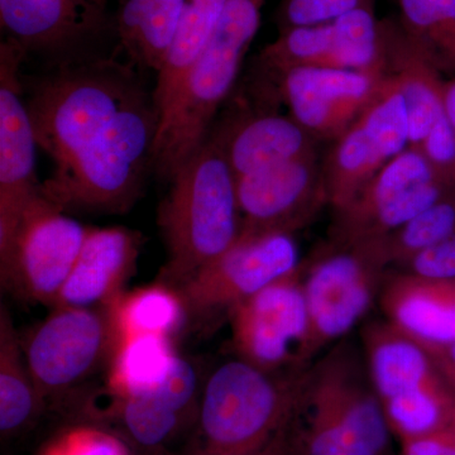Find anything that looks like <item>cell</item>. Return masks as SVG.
Masks as SVG:
<instances>
[{
    "label": "cell",
    "instance_id": "obj_34",
    "mask_svg": "<svg viewBox=\"0 0 455 455\" xmlns=\"http://www.w3.org/2000/svg\"><path fill=\"white\" fill-rule=\"evenodd\" d=\"M443 109L455 130V76L444 82L443 86Z\"/></svg>",
    "mask_w": 455,
    "mask_h": 455
},
{
    "label": "cell",
    "instance_id": "obj_13",
    "mask_svg": "<svg viewBox=\"0 0 455 455\" xmlns=\"http://www.w3.org/2000/svg\"><path fill=\"white\" fill-rule=\"evenodd\" d=\"M385 71L302 66L268 82L251 79L266 97L284 104L290 116L316 140H335L381 90Z\"/></svg>",
    "mask_w": 455,
    "mask_h": 455
},
{
    "label": "cell",
    "instance_id": "obj_7",
    "mask_svg": "<svg viewBox=\"0 0 455 455\" xmlns=\"http://www.w3.org/2000/svg\"><path fill=\"white\" fill-rule=\"evenodd\" d=\"M119 334L110 307H53L22 340L33 381L44 403L112 363Z\"/></svg>",
    "mask_w": 455,
    "mask_h": 455
},
{
    "label": "cell",
    "instance_id": "obj_11",
    "mask_svg": "<svg viewBox=\"0 0 455 455\" xmlns=\"http://www.w3.org/2000/svg\"><path fill=\"white\" fill-rule=\"evenodd\" d=\"M323 163L329 205L344 211L385 164L409 147L405 99L386 75L372 103L341 136Z\"/></svg>",
    "mask_w": 455,
    "mask_h": 455
},
{
    "label": "cell",
    "instance_id": "obj_35",
    "mask_svg": "<svg viewBox=\"0 0 455 455\" xmlns=\"http://www.w3.org/2000/svg\"><path fill=\"white\" fill-rule=\"evenodd\" d=\"M444 455H455V439L453 443H451V447L448 448V451H445Z\"/></svg>",
    "mask_w": 455,
    "mask_h": 455
},
{
    "label": "cell",
    "instance_id": "obj_27",
    "mask_svg": "<svg viewBox=\"0 0 455 455\" xmlns=\"http://www.w3.org/2000/svg\"><path fill=\"white\" fill-rule=\"evenodd\" d=\"M454 235L455 190L388 236L391 267H396L419 251Z\"/></svg>",
    "mask_w": 455,
    "mask_h": 455
},
{
    "label": "cell",
    "instance_id": "obj_8",
    "mask_svg": "<svg viewBox=\"0 0 455 455\" xmlns=\"http://www.w3.org/2000/svg\"><path fill=\"white\" fill-rule=\"evenodd\" d=\"M89 229L42 193L23 214L7 250L0 252L3 286L22 300L53 307Z\"/></svg>",
    "mask_w": 455,
    "mask_h": 455
},
{
    "label": "cell",
    "instance_id": "obj_20",
    "mask_svg": "<svg viewBox=\"0 0 455 455\" xmlns=\"http://www.w3.org/2000/svg\"><path fill=\"white\" fill-rule=\"evenodd\" d=\"M398 331L427 343H455V281L388 271L379 298Z\"/></svg>",
    "mask_w": 455,
    "mask_h": 455
},
{
    "label": "cell",
    "instance_id": "obj_25",
    "mask_svg": "<svg viewBox=\"0 0 455 455\" xmlns=\"http://www.w3.org/2000/svg\"><path fill=\"white\" fill-rule=\"evenodd\" d=\"M112 310L119 341L143 334L171 338L178 333L188 317L178 290L164 283L122 295L112 305Z\"/></svg>",
    "mask_w": 455,
    "mask_h": 455
},
{
    "label": "cell",
    "instance_id": "obj_1",
    "mask_svg": "<svg viewBox=\"0 0 455 455\" xmlns=\"http://www.w3.org/2000/svg\"><path fill=\"white\" fill-rule=\"evenodd\" d=\"M140 68L95 52L23 75L36 142L52 163L42 193L61 211L122 214L140 199L160 130Z\"/></svg>",
    "mask_w": 455,
    "mask_h": 455
},
{
    "label": "cell",
    "instance_id": "obj_26",
    "mask_svg": "<svg viewBox=\"0 0 455 455\" xmlns=\"http://www.w3.org/2000/svg\"><path fill=\"white\" fill-rule=\"evenodd\" d=\"M401 26L440 71L455 76V0H397Z\"/></svg>",
    "mask_w": 455,
    "mask_h": 455
},
{
    "label": "cell",
    "instance_id": "obj_6",
    "mask_svg": "<svg viewBox=\"0 0 455 455\" xmlns=\"http://www.w3.org/2000/svg\"><path fill=\"white\" fill-rule=\"evenodd\" d=\"M387 239L331 238L307 265L302 289L310 319V355L349 333L379 301L390 271Z\"/></svg>",
    "mask_w": 455,
    "mask_h": 455
},
{
    "label": "cell",
    "instance_id": "obj_5",
    "mask_svg": "<svg viewBox=\"0 0 455 455\" xmlns=\"http://www.w3.org/2000/svg\"><path fill=\"white\" fill-rule=\"evenodd\" d=\"M362 349L388 425L407 438L455 431V390L418 340L373 322Z\"/></svg>",
    "mask_w": 455,
    "mask_h": 455
},
{
    "label": "cell",
    "instance_id": "obj_9",
    "mask_svg": "<svg viewBox=\"0 0 455 455\" xmlns=\"http://www.w3.org/2000/svg\"><path fill=\"white\" fill-rule=\"evenodd\" d=\"M238 357L269 372L309 366L310 319L300 267L268 284L230 311Z\"/></svg>",
    "mask_w": 455,
    "mask_h": 455
},
{
    "label": "cell",
    "instance_id": "obj_10",
    "mask_svg": "<svg viewBox=\"0 0 455 455\" xmlns=\"http://www.w3.org/2000/svg\"><path fill=\"white\" fill-rule=\"evenodd\" d=\"M455 190L419 149L407 147L377 172L348 208L335 212L331 238L387 239Z\"/></svg>",
    "mask_w": 455,
    "mask_h": 455
},
{
    "label": "cell",
    "instance_id": "obj_12",
    "mask_svg": "<svg viewBox=\"0 0 455 455\" xmlns=\"http://www.w3.org/2000/svg\"><path fill=\"white\" fill-rule=\"evenodd\" d=\"M300 265L292 235H241L223 256L175 290L184 301L188 316H229L236 305L292 274Z\"/></svg>",
    "mask_w": 455,
    "mask_h": 455
},
{
    "label": "cell",
    "instance_id": "obj_3",
    "mask_svg": "<svg viewBox=\"0 0 455 455\" xmlns=\"http://www.w3.org/2000/svg\"><path fill=\"white\" fill-rule=\"evenodd\" d=\"M266 0H227L211 40L161 116L152 172L169 182L202 147L235 89Z\"/></svg>",
    "mask_w": 455,
    "mask_h": 455
},
{
    "label": "cell",
    "instance_id": "obj_22",
    "mask_svg": "<svg viewBox=\"0 0 455 455\" xmlns=\"http://www.w3.org/2000/svg\"><path fill=\"white\" fill-rule=\"evenodd\" d=\"M227 0H187L175 35L156 74L155 100L161 116L178 95L185 77L211 40Z\"/></svg>",
    "mask_w": 455,
    "mask_h": 455
},
{
    "label": "cell",
    "instance_id": "obj_4",
    "mask_svg": "<svg viewBox=\"0 0 455 455\" xmlns=\"http://www.w3.org/2000/svg\"><path fill=\"white\" fill-rule=\"evenodd\" d=\"M304 370L269 372L239 357L215 368L203 385L196 455L263 447L290 420Z\"/></svg>",
    "mask_w": 455,
    "mask_h": 455
},
{
    "label": "cell",
    "instance_id": "obj_29",
    "mask_svg": "<svg viewBox=\"0 0 455 455\" xmlns=\"http://www.w3.org/2000/svg\"><path fill=\"white\" fill-rule=\"evenodd\" d=\"M394 268L429 280L455 281V235L419 251Z\"/></svg>",
    "mask_w": 455,
    "mask_h": 455
},
{
    "label": "cell",
    "instance_id": "obj_14",
    "mask_svg": "<svg viewBox=\"0 0 455 455\" xmlns=\"http://www.w3.org/2000/svg\"><path fill=\"white\" fill-rule=\"evenodd\" d=\"M27 59L18 44H0V252L7 250L29 205L42 196L36 172L37 142L23 88Z\"/></svg>",
    "mask_w": 455,
    "mask_h": 455
},
{
    "label": "cell",
    "instance_id": "obj_31",
    "mask_svg": "<svg viewBox=\"0 0 455 455\" xmlns=\"http://www.w3.org/2000/svg\"><path fill=\"white\" fill-rule=\"evenodd\" d=\"M50 455H128L121 440L99 430L71 434L53 448Z\"/></svg>",
    "mask_w": 455,
    "mask_h": 455
},
{
    "label": "cell",
    "instance_id": "obj_18",
    "mask_svg": "<svg viewBox=\"0 0 455 455\" xmlns=\"http://www.w3.org/2000/svg\"><path fill=\"white\" fill-rule=\"evenodd\" d=\"M203 386L197 368L176 355L164 381L154 390L116 396V416L134 447L156 451L196 421Z\"/></svg>",
    "mask_w": 455,
    "mask_h": 455
},
{
    "label": "cell",
    "instance_id": "obj_33",
    "mask_svg": "<svg viewBox=\"0 0 455 455\" xmlns=\"http://www.w3.org/2000/svg\"><path fill=\"white\" fill-rule=\"evenodd\" d=\"M283 438V427L278 431L276 435L272 436L263 447L254 449V451H230V453L217 455H286V453H284V443Z\"/></svg>",
    "mask_w": 455,
    "mask_h": 455
},
{
    "label": "cell",
    "instance_id": "obj_32",
    "mask_svg": "<svg viewBox=\"0 0 455 455\" xmlns=\"http://www.w3.org/2000/svg\"><path fill=\"white\" fill-rule=\"evenodd\" d=\"M435 362L440 372L448 379L455 390V343L436 344L418 340Z\"/></svg>",
    "mask_w": 455,
    "mask_h": 455
},
{
    "label": "cell",
    "instance_id": "obj_15",
    "mask_svg": "<svg viewBox=\"0 0 455 455\" xmlns=\"http://www.w3.org/2000/svg\"><path fill=\"white\" fill-rule=\"evenodd\" d=\"M241 235H293L329 205L316 151L236 179Z\"/></svg>",
    "mask_w": 455,
    "mask_h": 455
},
{
    "label": "cell",
    "instance_id": "obj_28",
    "mask_svg": "<svg viewBox=\"0 0 455 455\" xmlns=\"http://www.w3.org/2000/svg\"><path fill=\"white\" fill-rule=\"evenodd\" d=\"M374 3L376 0H283L276 16L278 29L331 22L355 9L374 7Z\"/></svg>",
    "mask_w": 455,
    "mask_h": 455
},
{
    "label": "cell",
    "instance_id": "obj_17",
    "mask_svg": "<svg viewBox=\"0 0 455 455\" xmlns=\"http://www.w3.org/2000/svg\"><path fill=\"white\" fill-rule=\"evenodd\" d=\"M253 107L233 110L212 124L211 137L220 145L235 178L315 152L316 140L278 106L251 95Z\"/></svg>",
    "mask_w": 455,
    "mask_h": 455
},
{
    "label": "cell",
    "instance_id": "obj_30",
    "mask_svg": "<svg viewBox=\"0 0 455 455\" xmlns=\"http://www.w3.org/2000/svg\"><path fill=\"white\" fill-rule=\"evenodd\" d=\"M416 149L427 157L439 176L455 182V130L445 114Z\"/></svg>",
    "mask_w": 455,
    "mask_h": 455
},
{
    "label": "cell",
    "instance_id": "obj_23",
    "mask_svg": "<svg viewBox=\"0 0 455 455\" xmlns=\"http://www.w3.org/2000/svg\"><path fill=\"white\" fill-rule=\"evenodd\" d=\"M46 403L27 364L11 314L0 310V433L11 438L35 423Z\"/></svg>",
    "mask_w": 455,
    "mask_h": 455
},
{
    "label": "cell",
    "instance_id": "obj_19",
    "mask_svg": "<svg viewBox=\"0 0 455 455\" xmlns=\"http://www.w3.org/2000/svg\"><path fill=\"white\" fill-rule=\"evenodd\" d=\"M143 241L123 227L90 228L53 307H110L133 275Z\"/></svg>",
    "mask_w": 455,
    "mask_h": 455
},
{
    "label": "cell",
    "instance_id": "obj_21",
    "mask_svg": "<svg viewBox=\"0 0 455 455\" xmlns=\"http://www.w3.org/2000/svg\"><path fill=\"white\" fill-rule=\"evenodd\" d=\"M187 0H119L114 20L118 47L140 68L163 65Z\"/></svg>",
    "mask_w": 455,
    "mask_h": 455
},
{
    "label": "cell",
    "instance_id": "obj_16",
    "mask_svg": "<svg viewBox=\"0 0 455 455\" xmlns=\"http://www.w3.org/2000/svg\"><path fill=\"white\" fill-rule=\"evenodd\" d=\"M108 0H0L7 40L49 64L95 53L109 28Z\"/></svg>",
    "mask_w": 455,
    "mask_h": 455
},
{
    "label": "cell",
    "instance_id": "obj_2",
    "mask_svg": "<svg viewBox=\"0 0 455 455\" xmlns=\"http://www.w3.org/2000/svg\"><path fill=\"white\" fill-rule=\"evenodd\" d=\"M157 224L167 259L160 283L178 289L241 238L236 178L211 137L169 181Z\"/></svg>",
    "mask_w": 455,
    "mask_h": 455
},
{
    "label": "cell",
    "instance_id": "obj_24",
    "mask_svg": "<svg viewBox=\"0 0 455 455\" xmlns=\"http://www.w3.org/2000/svg\"><path fill=\"white\" fill-rule=\"evenodd\" d=\"M178 353L171 338L133 335L119 341L110 363V387L116 396L154 390L166 379Z\"/></svg>",
    "mask_w": 455,
    "mask_h": 455
}]
</instances>
